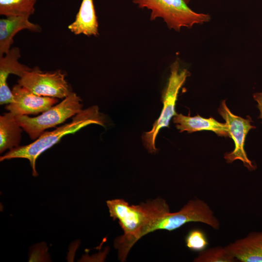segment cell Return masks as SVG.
Masks as SVG:
<instances>
[{
  "label": "cell",
  "mask_w": 262,
  "mask_h": 262,
  "mask_svg": "<svg viewBox=\"0 0 262 262\" xmlns=\"http://www.w3.org/2000/svg\"><path fill=\"white\" fill-rule=\"evenodd\" d=\"M29 16H6L0 19V57L3 56L11 48L13 38L19 32L28 30L32 32L40 33L41 27L29 20Z\"/></svg>",
  "instance_id": "7c38bea8"
},
{
  "label": "cell",
  "mask_w": 262,
  "mask_h": 262,
  "mask_svg": "<svg viewBox=\"0 0 262 262\" xmlns=\"http://www.w3.org/2000/svg\"><path fill=\"white\" fill-rule=\"evenodd\" d=\"M81 98L72 92L60 103L35 117L28 115H16L17 122L32 140H36L46 129L54 127L75 115L82 110Z\"/></svg>",
  "instance_id": "277c9868"
},
{
  "label": "cell",
  "mask_w": 262,
  "mask_h": 262,
  "mask_svg": "<svg viewBox=\"0 0 262 262\" xmlns=\"http://www.w3.org/2000/svg\"><path fill=\"white\" fill-rule=\"evenodd\" d=\"M16 115L9 112L0 116V153L19 147L22 129Z\"/></svg>",
  "instance_id": "9a60e30c"
},
{
  "label": "cell",
  "mask_w": 262,
  "mask_h": 262,
  "mask_svg": "<svg viewBox=\"0 0 262 262\" xmlns=\"http://www.w3.org/2000/svg\"><path fill=\"white\" fill-rule=\"evenodd\" d=\"M173 122L176 124V127L180 132L186 131L188 133H192L201 131H210L218 136L229 137L226 123H220L213 117L205 118L198 115L191 117L177 113L174 116Z\"/></svg>",
  "instance_id": "4fadbf2b"
},
{
  "label": "cell",
  "mask_w": 262,
  "mask_h": 262,
  "mask_svg": "<svg viewBox=\"0 0 262 262\" xmlns=\"http://www.w3.org/2000/svg\"><path fill=\"white\" fill-rule=\"evenodd\" d=\"M68 29L76 35H98V22L93 0H82L75 19L68 25Z\"/></svg>",
  "instance_id": "5bb4252c"
},
{
  "label": "cell",
  "mask_w": 262,
  "mask_h": 262,
  "mask_svg": "<svg viewBox=\"0 0 262 262\" xmlns=\"http://www.w3.org/2000/svg\"><path fill=\"white\" fill-rule=\"evenodd\" d=\"M106 203L110 216L118 220L124 232L114 242L121 262L126 261L132 246L143 236L147 227L154 220L170 212L168 205L161 198L138 205H130L122 199L109 200Z\"/></svg>",
  "instance_id": "6da1fadb"
},
{
  "label": "cell",
  "mask_w": 262,
  "mask_h": 262,
  "mask_svg": "<svg viewBox=\"0 0 262 262\" xmlns=\"http://www.w3.org/2000/svg\"><path fill=\"white\" fill-rule=\"evenodd\" d=\"M105 118L97 105L82 110L74 115L71 122L63 125L51 131L43 132L33 143L13 148L0 157V161L14 158L28 160L32 168L33 175L37 176L35 163L39 156L44 151L57 143L65 135L74 133L90 124L105 127Z\"/></svg>",
  "instance_id": "7a4b0ae2"
},
{
  "label": "cell",
  "mask_w": 262,
  "mask_h": 262,
  "mask_svg": "<svg viewBox=\"0 0 262 262\" xmlns=\"http://www.w3.org/2000/svg\"><path fill=\"white\" fill-rule=\"evenodd\" d=\"M140 8L151 10L150 19L163 18L169 29L179 32L181 28H190L195 24L210 21L208 14L198 13L191 9L186 0H132Z\"/></svg>",
  "instance_id": "3957f363"
},
{
  "label": "cell",
  "mask_w": 262,
  "mask_h": 262,
  "mask_svg": "<svg viewBox=\"0 0 262 262\" xmlns=\"http://www.w3.org/2000/svg\"><path fill=\"white\" fill-rule=\"evenodd\" d=\"M186 246L191 251L200 252L207 248L209 242L205 232L201 229L189 231L185 238Z\"/></svg>",
  "instance_id": "ac0fdd59"
},
{
  "label": "cell",
  "mask_w": 262,
  "mask_h": 262,
  "mask_svg": "<svg viewBox=\"0 0 262 262\" xmlns=\"http://www.w3.org/2000/svg\"><path fill=\"white\" fill-rule=\"evenodd\" d=\"M218 112L225 120L229 137L233 139L235 144L234 150L224 155L226 162L231 163L239 160L249 170H255L256 166L248 159L244 148L247 134L251 129L256 128L251 124L252 121L251 118L247 116L246 118H243L233 114L226 105L225 100L221 102Z\"/></svg>",
  "instance_id": "ba28073f"
},
{
  "label": "cell",
  "mask_w": 262,
  "mask_h": 262,
  "mask_svg": "<svg viewBox=\"0 0 262 262\" xmlns=\"http://www.w3.org/2000/svg\"><path fill=\"white\" fill-rule=\"evenodd\" d=\"M170 72L167 84L162 93L163 108L160 116L154 123L152 129L145 132L142 136L143 143L150 153H155L158 150L155 147V140L160 130L169 127L170 119L177 114L175 105L179 90L190 75L186 69H180L178 61L172 65Z\"/></svg>",
  "instance_id": "8992f818"
},
{
  "label": "cell",
  "mask_w": 262,
  "mask_h": 262,
  "mask_svg": "<svg viewBox=\"0 0 262 262\" xmlns=\"http://www.w3.org/2000/svg\"><path fill=\"white\" fill-rule=\"evenodd\" d=\"M12 92L15 102L7 104L5 109L16 115H35L58 101L57 98L37 95L18 83L13 87Z\"/></svg>",
  "instance_id": "9c48e42d"
},
{
  "label": "cell",
  "mask_w": 262,
  "mask_h": 262,
  "mask_svg": "<svg viewBox=\"0 0 262 262\" xmlns=\"http://www.w3.org/2000/svg\"><path fill=\"white\" fill-rule=\"evenodd\" d=\"M37 0H0V15L5 16H30Z\"/></svg>",
  "instance_id": "2e32d148"
},
{
  "label": "cell",
  "mask_w": 262,
  "mask_h": 262,
  "mask_svg": "<svg viewBox=\"0 0 262 262\" xmlns=\"http://www.w3.org/2000/svg\"><path fill=\"white\" fill-rule=\"evenodd\" d=\"M65 77L61 70L44 72L35 67L26 72L17 83L40 96L65 98L72 92Z\"/></svg>",
  "instance_id": "52a82bcc"
},
{
  "label": "cell",
  "mask_w": 262,
  "mask_h": 262,
  "mask_svg": "<svg viewBox=\"0 0 262 262\" xmlns=\"http://www.w3.org/2000/svg\"><path fill=\"white\" fill-rule=\"evenodd\" d=\"M192 222L205 224L216 230L220 226L218 218L208 204L196 198L189 201L178 212H167L154 220L145 229L143 236L156 230L172 231Z\"/></svg>",
  "instance_id": "5b68a950"
},
{
  "label": "cell",
  "mask_w": 262,
  "mask_h": 262,
  "mask_svg": "<svg viewBox=\"0 0 262 262\" xmlns=\"http://www.w3.org/2000/svg\"><path fill=\"white\" fill-rule=\"evenodd\" d=\"M253 98L257 102V107L260 111L259 118L262 119V92L255 93L253 94Z\"/></svg>",
  "instance_id": "d6986e66"
},
{
  "label": "cell",
  "mask_w": 262,
  "mask_h": 262,
  "mask_svg": "<svg viewBox=\"0 0 262 262\" xmlns=\"http://www.w3.org/2000/svg\"><path fill=\"white\" fill-rule=\"evenodd\" d=\"M225 247L237 261L262 262V231L250 232Z\"/></svg>",
  "instance_id": "8fae6325"
},
{
  "label": "cell",
  "mask_w": 262,
  "mask_h": 262,
  "mask_svg": "<svg viewBox=\"0 0 262 262\" xmlns=\"http://www.w3.org/2000/svg\"><path fill=\"white\" fill-rule=\"evenodd\" d=\"M194 262H235L237 260L231 256L225 247L216 246L206 248L199 252Z\"/></svg>",
  "instance_id": "e0dca14e"
},
{
  "label": "cell",
  "mask_w": 262,
  "mask_h": 262,
  "mask_svg": "<svg viewBox=\"0 0 262 262\" xmlns=\"http://www.w3.org/2000/svg\"><path fill=\"white\" fill-rule=\"evenodd\" d=\"M20 50L15 47L3 56L0 57V104H8L15 102L12 91L7 82L10 74H14L19 78L32 68L21 64L18 60L20 58Z\"/></svg>",
  "instance_id": "30bf717a"
}]
</instances>
